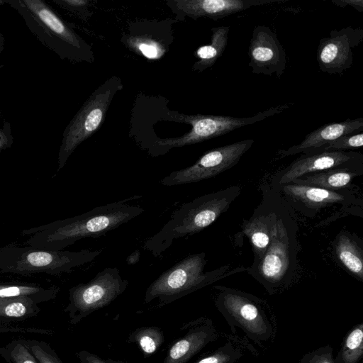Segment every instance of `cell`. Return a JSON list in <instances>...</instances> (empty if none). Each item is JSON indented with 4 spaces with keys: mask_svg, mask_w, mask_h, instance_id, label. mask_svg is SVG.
Wrapping results in <instances>:
<instances>
[{
    "mask_svg": "<svg viewBox=\"0 0 363 363\" xmlns=\"http://www.w3.org/2000/svg\"><path fill=\"white\" fill-rule=\"evenodd\" d=\"M139 196L96 206L81 215L21 231L31 235L25 244L38 249L60 251L85 238H99L142 214L145 209L132 203Z\"/></svg>",
    "mask_w": 363,
    "mask_h": 363,
    "instance_id": "1",
    "label": "cell"
},
{
    "mask_svg": "<svg viewBox=\"0 0 363 363\" xmlns=\"http://www.w3.org/2000/svg\"><path fill=\"white\" fill-rule=\"evenodd\" d=\"M239 191L238 186H232L182 203L164 226L145 241L143 248L155 257L160 256L175 240L193 235L211 225L228 208Z\"/></svg>",
    "mask_w": 363,
    "mask_h": 363,
    "instance_id": "2",
    "label": "cell"
},
{
    "mask_svg": "<svg viewBox=\"0 0 363 363\" xmlns=\"http://www.w3.org/2000/svg\"><path fill=\"white\" fill-rule=\"evenodd\" d=\"M218 291L214 303L229 325L233 335L236 328L258 346L272 342L277 334L274 315L261 299L239 291L215 286Z\"/></svg>",
    "mask_w": 363,
    "mask_h": 363,
    "instance_id": "3",
    "label": "cell"
},
{
    "mask_svg": "<svg viewBox=\"0 0 363 363\" xmlns=\"http://www.w3.org/2000/svg\"><path fill=\"white\" fill-rule=\"evenodd\" d=\"M101 252L52 251L30 246L6 245L0 247V272L23 276L34 274L56 276L93 261Z\"/></svg>",
    "mask_w": 363,
    "mask_h": 363,
    "instance_id": "4",
    "label": "cell"
},
{
    "mask_svg": "<svg viewBox=\"0 0 363 363\" xmlns=\"http://www.w3.org/2000/svg\"><path fill=\"white\" fill-rule=\"evenodd\" d=\"M23 19L33 35L61 58L74 59L83 41L57 13L42 0L5 1Z\"/></svg>",
    "mask_w": 363,
    "mask_h": 363,
    "instance_id": "5",
    "label": "cell"
},
{
    "mask_svg": "<svg viewBox=\"0 0 363 363\" xmlns=\"http://www.w3.org/2000/svg\"><path fill=\"white\" fill-rule=\"evenodd\" d=\"M205 257L204 252L189 255L164 271L147 288L145 303L157 299V306H163L217 281L220 270L203 272Z\"/></svg>",
    "mask_w": 363,
    "mask_h": 363,
    "instance_id": "6",
    "label": "cell"
},
{
    "mask_svg": "<svg viewBox=\"0 0 363 363\" xmlns=\"http://www.w3.org/2000/svg\"><path fill=\"white\" fill-rule=\"evenodd\" d=\"M294 105V103L292 102L280 104L260 111L252 116L245 118L203 114H172L169 120L189 124L192 128L189 132L180 137L156 140L154 147L157 152L155 155L163 154L164 151L174 147L199 143L225 135L238 128L281 113Z\"/></svg>",
    "mask_w": 363,
    "mask_h": 363,
    "instance_id": "7",
    "label": "cell"
},
{
    "mask_svg": "<svg viewBox=\"0 0 363 363\" xmlns=\"http://www.w3.org/2000/svg\"><path fill=\"white\" fill-rule=\"evenodd\" d=\"M122 88L121 79L113 76L89 96L64 130L57 172L65 167L76 148L100 128L114 95Z\"/></svg>",
    "mask_w": 363,
    "mask_h": 363,
    "instance_id": "8",
    "label": "cell"
},
{
    "mask_svg": "<svg viewBox=\"0 0 363 363\" xmlns=\"http://www.w3.org/2000/svg\"><path fill=\"white\" fill-rule=\"evenodd\" d=\"M117 267H106L86 283L69 289V303L65 308L69 323L77 325L91 313L113 301L127 289Z\"/></svg>",
    "mask_w": 363,
    "mask_h": 363,
    "instance_id": "9",
    "label": "cell"
},
{
    "mask_svg": "<svg viewBox=\"0 0 363 363\" xmlns=\"http://www.w3.org/2000/svg\"><path fill=\"white\" fill-rule=\"evenodd\" d=\"M253 143V139H247L213 149L203 154L192 165L171 172L161 179L160 184L172 186L195 183L215 177L235 166Z\"/></svg>",
    "mask_w": 363,
    "mask_h": 363,
    "instance_id": "10",
    "label": "cell"
},
{
    "mask_svg": "<svg viewBox=\"0 0 363 363\" xmlns=\"http://www.w3.org/2000/svg\"><path fill=\"white\" fill-rule=\"evenodd\" d=\"M363 41V28L348 26L333 30L320 40L317 49L319 69L329 74H340L353 63V49Z\"/></svg>",
    "mask_w": 363,
    "mask_h": 363,
    "instance_id": "11",
    "label": "cell"
},
{
    "mask_svg": "<svg viewBox=\"0 0 363 363\" xmlns=\"http://www.w3.org/2000/svg\"><path fill=\"white\" fill-rule=\"evenodd\" d=\"M249 67L255 74L280 78L286 69V52L277 34L268 26L254 28L248 46Z\"/></svg>",
    "mask_w": 363,
    "mask_h": 363,
    "instance_id": "12",
    "label": "cell"
},
{
    "mask_svg": "<svg viewBox=\"0 0 363 363\" xmlns=\"http://www.w3.org/2000/svg\"><path fill=\"white\" fill-rule=\"evenodd\" d=\"M289 258L286 232L277 221L272 225V239L259 266L261 281L270 294L276 293L284 286Z\"/></svg>",
    "mask_w": 363,
    "mask_h": 363,
    "instance_id": "13",
    "label": "cell"
},
{
    "mask_svg": "<svg viewBox=\"0 0 363 363\" xmlns=\"http://www.w3.org/2000/svg\"><path fill=\"white\" fill-rule=\"evenodd\" d=\"M181 330L185 333L171 345L162 363H187L218 336L212 320L206 317L188 322Z\"/></svg>",
    "mask_w": 363,
    "mask_h": 363,
    "instance_id": "14",
    "label": "cell"
},
{
    "mask_svg": "<svg viewBox=\"0 0 363 363\" xmlns=\"http://www.w3.org/2000/svg\"><path fill=\"white\" fill-rule=\"evenodd\" d=\"M288 0H176L174 8L194 19L208 18H223L253 6H259Z\"/></svg>",
    "mask_w": 363,
    "mask_h": 363,
    "instance_id": "15",
    "label": "cell"
},
{
    "mask_svg": "<svg viewBox=\"0 0 363 363\" xmlns=\"http://www.w3.org/2000/svg\"><path fill=\"white\" fill-rule=\"evenodd\" d=\"M362 158V155L354 152L330 151L311 155H302L294 160L284 172L279 184L292 182L304 175L333 168H347Z\"/></svg>",
    "mask_w": 363,
    "mask_h": 363,
    "instance_id": "16",
    "label": "cell"
},
{
    "mask_svg": "<svg viewBox=\"0 0 363 363\" xmlns=\"http://www.w3.org/2000/svg\"><path fill=\"white\" fill-rule=\"evenodd\" d=\"M363 130V118L347 119L320 126L306 135L299 144L287 150L279 151L281 157L312 150L328 144L344 135L357 133Z\"/></svg>",
    "mask_w": 363,
    "mask_h": 363,
    "instance_id": "17",
    "label": "cell"
},
{
    "mask_svg": "<svg viewBox=\"0 0 363 363\" xmlns=\"http://www.w3.org/2000/svg\"><path fill=\"white\" fill-rule=\"evenodd\" d=\"M283 190L291 197L313 208L326 207L344 201V196L339 193L308 185L290 183L284 184Z\"/></svg>",
    "mask_w": 363,
    "mask_h": 363,
    "instance_id": "18",
    "label": "cell"
},
{
    "mask_svg": "<svg viewBox=\"0 0 363 363\" xmlns=\"http://www.w3.org/2000/svg\"><path fill=\"white\" fill-rule=\"evenodd\" d=\"M356 174L347 168H333L304 175L291 183L335 191L347 186Z\"/></svg>",
    "mask_w": 363,
    "mask_h": 363,
    "instance_id": "19",
    "label": "cell"
},
{
    "mask_svg": "<svg viewBox=\"0 0 363 363\" xmlns=\"http://www.w3.org/2000/svg\"><path fill=\"white\" fill-rule=\"evenodd\" d=\"M229 26H218L211 28V43L199 48L195 55L199 59L193 65L194 71L201 72L212 67L220 57L227 45Z\"/></svg>",
    "mask_w": 363,
    "mask_h": 363,
    "instance_id": "20",
    "label": "cell"
},
{
    "mask_svg": "<svg viewBox=\"0 0 363 363\" xmlns=\"http://www.w3.org/2000/svg\"><path fill=\"white\" fill-rule=\"evenodd\" d=\"M60 289L57 286L43 287L35 284H0V299L10 298H30L42 303L54 299Z\"/></svg>",
    "mask_w": 363,
    "mask_h": 363,
    "instance_id": "21",
    "label": "cell"
},
{
    "mask_svg": "<svg viewBox=\"0 0 363 363\" xmlns=\"http://www.w3.org/2000/svg\"><path fill=\"white\" fill-rule=\"evenodd\" d=\"M38 303L30 298L0 299V320H17L35 316L40 311Z\"/></svg>",
    "mask_w": 363,
    "mask_h": 363,
    "instance_id": "22",
    "label": "cell"
},
{
    "mask_svg": "<svg viewBox=\"0 0 363 363\" xmlns=\"http://www.w3.org/2000/svg\"><path fill=\"white\" fill-rule=\"evenodd\" d=\"M335 252L338 259L345 267L362 281V254L356 243L347 235H340L335 245Z\"/></svg>",
    "mask_w": 363,
    "mask_h": 363,
    "instance_id": "23",
    "label": "cell"
},
{
    "mask_svg": "<svg viewBox=\"0 0 363 363\" xmlns=\"http://www.w3.org/2000/svg\"><path fill=\"white\" fill-rule=\"evenodd\" d=\"M363 355V323L356 324L345 336L335 363H358Z\"/></svg>",
    "mask_w": 363,
    "mask_h": 363,
    "instance_id": "24",
    "label": "cell"
},
{
    "mask_svg": "<svg viewBox=\"0 0 363 363\" xmlns=\"http://www.w3.org/2000/svg\"><path fill=\"white\" fill-rule=\"evenodd\" d=\"M244 233L249 238L256 255L262 258L272 239V224L269 225L267 218H257L245 225Z\"/></svg>",
    "mask_w": 363,
    "mask_h": 363,
    "instance_id": "25",
    "label": "cell"
},
{
    "mask_svg": "<svg viewBox=\"0 0 363 363\" xmlns=\"http://www.w3.org/2000/svg\"><path fill=\"white\" fill-rule=\"evenodd\" d=\"M127 341L136 344L145 356L155 353L163 344V330L156 326H144L133 331Z\"/></svg>",
    "mask_w": 363,
    "mask_h": 363,
    "instance_id": "26",
    "label": "cell"
},
{
    "mask_svg": "<svg viewBox=\"0 0 363 363\" xmlns=\"http://www.w3.org/2000/svg\"><path fill=\"white\" fill-rule=\"evenodd\" d=\"M243 354L244 347L241 342L233 338L194 363H237Z\"/></svg>",
    "mask_w": 363,
    "mask_h": 363,
    "instance_id": "27",
    "label": "cell"
},
{
    "mask_svg": "<svg viewBox=\"0 0 363 363\" xmlns=\"http://www.w3.org/2000/svg\"><path fill=\"white\" fill-rule=\"evenodd\" d=\"M0 354L8 363H38L23 340H14L0 347Z\"/></svg>",
    "mask_w": 363,
    "mask_h": 363,
    "instance_id": "28",
    "label": "cell"
},
{
    "mask_svg": "<svg viewBox=\"0 0 363 363\" xmlns=\"http://www.w3.org/2000/svg\"><path fill=\"white\" fill-rule=\"evenodd\" d=\"M363 145V133L344 135L320 147L303 152L305 155H311L323 152L343 151L349 149L362 147Z\"/></svg>",
    "mask_w": 363,
    "mask_h": 363,
    "instance_id": "29",
    "label": "cell"
},
{
    "mask_svg": "<svg viewBox=\"0 0 363 363\" xmlns=\"http://www.w3.org/2000/svg\"><path fill=\"white\" fill-rule=\"evenodd\" d=\"M127 42L133 50L150 59L160 58L165 52L159 42L147 36H132Z\"/></svg>",
    "mask_w": 363,
    "mask_h": 363,
    "instance_id": "30",
    "label": "cell"
},
{
    "mask_svg": "<svg viewBox=\"0 0 363 363\" xmlns=\"http://www.w3.org/2000/svg\"><path fill=\"white\" fill-rule=\"evenodd\" d=\"M38 363H62L52 347L43 341L23 340Z\"/></svg>",
    "mask_w": 363,
    "mask_h": 363,
    "instance_id": "31",
    "label": "cell"
},
{
    "mask_svg": "<svg viewBox=\"0 0 363 363\" xmlns=\"http://www.w3.org/2000/svg\"><path fill=\"white\" fill-rule=\"evenodd\" d=\"M299 363H335L333 349L330 345L320 347L306 353Z\"/></svg>",
    "mask_w": 363,
    "mask_h": 363,
    "instance_id": "32",
    "label": "cell"
},
{
    "mask_svg": "<svg viewBox=\"0 0 363 363\" xmlns=\"http://www.w3.org/2000/svg\"><path fill=\"white\" fill-rule=\"evenodd\" d=\"M52 2L62 9L79 14L89 4L86 0H52Z\"/></svg>",
    "mask_w": 363,
    "mask_h": 363,
    "instance_id": "33",
    "label": "cell"
},
{
    "mask_svg": "<svg viewBox=\"0 0 363 363\" xmlns=\"http://www.w3.org/2000/svg\"><path fill=\"white\" fill-rule=\"evenodd\" d=\"M80 363H123L111 358H102L86 350H81L77 353Z\"/></svg>",
    "mask_w": 363,
    "mask_h": 363,
    "instance_id": "34",
    "label": "cell"
},
{
    "mask_svg": "<svg viewBox=\"0 0 363 363\" xmlns=\"http://www.w3.org/2000/svg\"><path fill=\"white\" fill-rule=\"evenodd\" d=\"M13 143L11 125L10 123L4 121L3 127H0V152L10 148Z\"/></svg>",
    "mask_w": 363,
    "mask_h": 363,
    "instance_id": "35",
    "label": "cell"
},
{
    "mask_svg": "<svg viewBox=\"0 0 363 363\" xmlns=\"http://www.w3.org/2000/svg\"><path fill=\"white\" fill-rule=\"evenodd\" d=\"M331 2L339 7L350 6L360 13L363 12V0H331Z\"/></svg>",
    "mask_w": 363,
    "mask_h": 363,
    "instance_id": "36",
    "label": "cell"
},
{
    "mask_svg": "<svg viewBox=\"0 0 363 363\" xmlns=\"http://www.w3.org/2000/svg\"><path fill=\"white\" fill-rule=\"evenodd\" d=\"M140 257V252L138 250L133 251L126 258V262L129 265H133L138 262Z\"/></svg>",
    "mask_w": 363,
    "mask_h": 363,
    "instance_id": "37",
    "label": "cell"
},
{
    "mask_svg": "<svg viewBox=\"0 0 363 363\" xmlns=\"http://www.w3.org/2000/svg\"><path fill=\"white\" fill-rule=\"evenodd\" d=\"M5 39L4 35L0 33V55L4 48Z\"/></svg>",
    "mask_w": 363,
    "mask_h": 363,
    "instance_id": "38",
    "label": "cell"
},
{
    "mask_svg": "<svg viewBox=\"0 0 363 363\" xmlns=\"http://www.w3.org/2000/svg\"><path fill=\"white\" fill-rule=\"evenodd\" d=\"M6 4L5 1H4V0L0 1V4Z\"/></svg>",
    "mask_w": 363,
    "mask_h": 363,
    "instance_id": "39",
    "label": "cell"
}]
</instances>
